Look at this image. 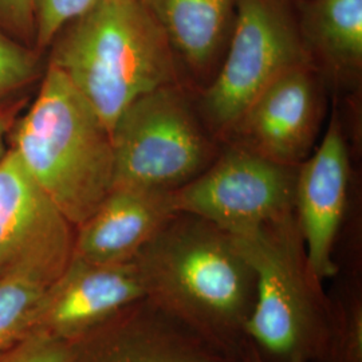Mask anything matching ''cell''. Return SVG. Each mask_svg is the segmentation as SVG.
<instances>
[{
    "instance_id": "1",
    "label": "cell",
    "mask_w": 362,
    "mask_h": 362,
    "mask_svg": "<svg viewBox=\"0 0 362 362\" xmlns=\"http://www.w3.org/2000/svg\"><path fill=\"white\" fill-rule=\"evenodd\" d=\"M145 299L228 358H240L257 275L231 233L177 212L134 259Z\"/></svg>"
},
{
    "instance_id": "2",
    "label": "cell",
    "mask_w": 362,
    "mask_h": 362,
    "mask_svg": "<svg viewBox=\"0 0 362 362\" xmlns=\"http://www.w3.org/2000/svg\"><path fill=\"white\" fill-rule=\"evenodd\" d=\"M58 69L113 130L137 98L181 83L180 65L143 0H100L54 38Z\"/></svg>"
},
{
    "instance_id": "3",
    "label": "cell",
    "mask_w": 362,
    "mask_h": 362,
    "mask_svg": "<svg viewBox=\"0 0 362 362\" xmlns=\"http://www.w3.org/2000/svg\"><path fill=\"white\" fill-rule=\"evenodd\" d=\"M8 148L74 227L113 189L112 132L52 66L46 67L34 103L15 119Z\"/></svg>"
},
{
    "instance_id": "4",
    "label": "cell",
    "mask_w": 362,
    "mask_h": 362,
    "mask_svg": "<svg viewBox=\"0 0 362 362\" xmlns=\"http://www.w3.org/2000/svg\"><path fill=\"white\" fill-rule=\"evenodd\" d=\"M236 245L257 275L247 339L269 362H318L327 339L329 302L313 272L296 212L242 235Z\"/></svg>"
},
{
    "instance_id": "5",
    "label": "cell",
    "mask_w": 362,
    "mask_h": 362,
    "mask_svg": "<svg viewBox=\"0 0 362 362\" xmlns=\"http://www.w3.org/2000/svg\"><path fill=\"white\" fill-rule=\"evenodd\" d=\"M113 188L173 192L219 156L215 136L181 83L137 98L117 119Z\"/></svg>"
},
{
    "instance_id": "6",
    "label": "cell",
    "mask_w": 362,
    "mask_h": 362,
    "mask_svg": "<svg viewBox=\"0 0 362 362\" xmlns=\"http://www.w3.org/2000/svg\"><path fill=\"white\" fill-rule=\"evenodd\" d=\"M235 4L228 50L197 109L211 133L223 140L276 78L313 64L300 28L282 0H236Z\"/></svg>"
},
{
    "instance_id": "7",
    "label": "cell",
    "mask_w": 362,
    "mask_h": 362,
    "mask_svg": "<svg viewBox=\"0 0 362 362\" xmlns=\"http://www.w3.org/2000/svg\"><path fill=\"white\" fill-rule=\"evenodd\" d=\"M298 167L230 145L196 179L173 191L179 212L242 235L296 212Z\"/></svg>"
},
{
    "instance_id": "8",
    "label": "cell",
    "mask_w": 362,
    "mask_h": 362,
    "mask_svg": "<svg viewBox=\"0 0 362 362\" xmlns=\"http://www.w3.org/2000/svg\"><path fill=\"white\" fill-rule=\"evenodd\" d=\"M74 236L76 227L8 148L0 158V278L52 285L73 258Z\"/></svg>"
},
{
    "instance_id": "9",
    "label": "cell",
    "mask_w": 362,
    "mask_h": 362,
    "mask_svg": "<svg viewBox=\"0 0 362 362\" xmlns=\"http://www.w3.org/2000/svg\"><path fill=\"white\" fill-rule=\"evenodd\" d=\"M322 118L315 67H294L259 94L224 137L274 163L299 167L313 152Z\"/></svg>"
},
{
    "instance_id": "10",
    "label": "cell",
    "mask_w": 362,
    "mask_h": 362,
    "mask_svg": "<svg viewBox=\"0 0 362 362\" xmlns=\"http://www.w3.org/2000/svg\"><path fill=\"white\" fill-rule=\"evenodd\" d=\"M145 298L136 262L98 264L71 258L39 300L30 333L73 341Z\"/></svg>"
},
{
    "instance_id": "11",
    "label": "cell",
    "mask_w": 362,
    "mask_h": 362,
    "mask_svg": "<svg viewBox=\"0 0 362 362\" xmlns=\"http://www.w3.org/2000/svg\"><path fill=\"white\" fill-rule=\"evenodd\" d=\"M348 143L333 115L325 137L298 167L296 218L313 272L325 282L336 275V251L349 211Z\"/></svg>"
},
{
    "instance_id": "12",
    "label": "cell",
    "mask_w": 362,
    "mask_h": 362,
    "mask_svg": "<svg viewBox=\"0 0 362 362\" xmlns=\"http://www.w3.org/2000/svg\"><path fill=\"white\" fill-rule=\"evenodd\" d=\"M70 362H230L187 326L141 299L70 341Z\"/></svg>"
},
{
    "instance_id": "13",
    "label": "cell",
    "mask_w": 362,
    "mask_h": 362,
    "mask_svg": "<svg viewBox=\"0 0 362 362\" xmlns=\"http://www.w3.org/2000/svg\"><path fill=\"white\" fill-rule=\"evenodd\" d=\"M177 212L173 192L113 188L76 227L73 258L98 264L133 262Z\"/></svg>"
},
{
    "instance_id": "14",
    "label": "cell",
    "mask_w": 362,
    "mask_h": 362,
    "mask_svg": "<svg viewBox=\"0 0 362 362\" xmlns=\"http://www.w3.org/2000/svg\"><path fill=\"white\" fill-rule=\"evenodd\" d=\"M168 39L177 64L194 76L214 74L236 0H143Z\"/></svg>"
},
{
    "instance_id": "15",
    "label": "cell",
    "mask_w": 362,
    "mask_h": 362,
    "mask_svg": "<svg viewBox=\"0 0 362 362\" xmlns=\"http://www.w3.org/2000/svg\"><path fill=\"white\" fill-rule=\"evenodd\" d=\"M300 33L314 64L334 77H357L362 67V0H314Z\"/></svg>"
},
{
    "instance_id": "16",
    "label": "cell",
    "mask_w": 362,
    "mask_h": 362,
    "mask_svg": "<svg viewBox=\"0 0 362 362\" xmlns=\"http://www.w3.org/2000/svg\"><path fill=\"white\" fill-rule=\"evenodd\" d=\"M333 285L326 290L329 302L327 339L318 362H362L361 259H336Z\"/></svg>"
},
{
    "instance_id": "17",
    "label": "cell",
    "mask_w": 362,
    "mask_h": 362,
    "mask_svg": "<svg viewBox=\"0 0 362 362\" xmlns=\"http://www.w3.org/2000/svg\"><path fill=\"white\" fill-rule=\"evenodd\" d=\"M47 287L25 276L0 278V350L28 334L35 309Z\"/></svg>"
},
{
    "instance_id": "18",
    "label": "cell",
    "mask_w": 362,
    "mask_h": 362,
    "mask_svg": "<svg viewBox=\"0 0 362 362\" xmlns=\"http://www.w3.org/2000/svg\"><path fill=\"white\" fill-rule=\"evenodd\" d=\"M38 74V55L0 28V104Z\"/></svg>"
},
{
    "instance_id": "19",
    "label": "cell",
    "mask_w": 362,
    "mask_h": 362,
    "mask_svg": "<svg viewBox=\"0 0 362 362\" xmlns=\"http://www.w3.org/2000/svg\"><path fill=\"white\" fill-rule=\"evenodd\" d=\"M100 0H37L34 42L45 50L64 27L90 10Z\"/></svg>"
},
{
    "instance_id": "20",
    "label": "cell",
    "mask_w": 362,
    "mask_h": 362,
    "mask_svg": "<svg viewBox=\"0 0 362 362\" xmlns=\"http://www.w3.org/2000/svg\"><path fill=\"white\" fill-rule=\"evenodd\" d=\"M70 342L45 333H30L0 350V362H70Z\"/></svg>"
},
{
    "instance_id": "21",
    "label": "cell",
    "mask_w": 362,
    "mask_h": 362,
    "mask_svg": "<svg viewBox=\"0 0 362 362\" xmlns=\"http://www.w3.org/2000/svg\"><path fill=\"white\" fill-rule=\"evenodd\" d=\"M37 0H0V28L16 38L34 40Z\"/></svg>"
},
{
    "instance_id": "22",
    "label": "cell",
    "mask_w": 362,
    "mask_h": 362,
    "mask_svg": "<svg viewBox=\"0 0 362 362\" xmlns=\"http://www.w3.org/2000/svg\"><path fill=\"white\" fill-rule=\"evenodd\" d=\"M16 119V109L0 106V158L8 149V139Z\"/></svg>"
},
{
    "instance_id": "23",
    "label": "cell",
    "mask_w": 362,
    "mask_h": 362,
    "mask_svg": "<svg viewBox=\"0 0 362 362\" xmlns=\"http://www.w3.org/2000/svg\"><path fill=\"white\" fill-rule=\"evenodd\" d=\"M240 360H242V362H269L260 354V351L254 346V344L251 341H247L246 346H245V349L242 351Z\"/></svg>"
},
{
    "instance_id": "24",
    "label": "cell",
    "mask_w": 362,
    "mask_h": 362,
    "mask_svg": "<svg viewBox=\"0 0 362 362\" xmlns=\"http://www.w3.org/2000/svg\"><path fill=\"white\" fill-rule=\"evenodd\" d=\"M230 362H242V360H240V358H236V360H231Z\"/></svg>"
}]
</instances>
